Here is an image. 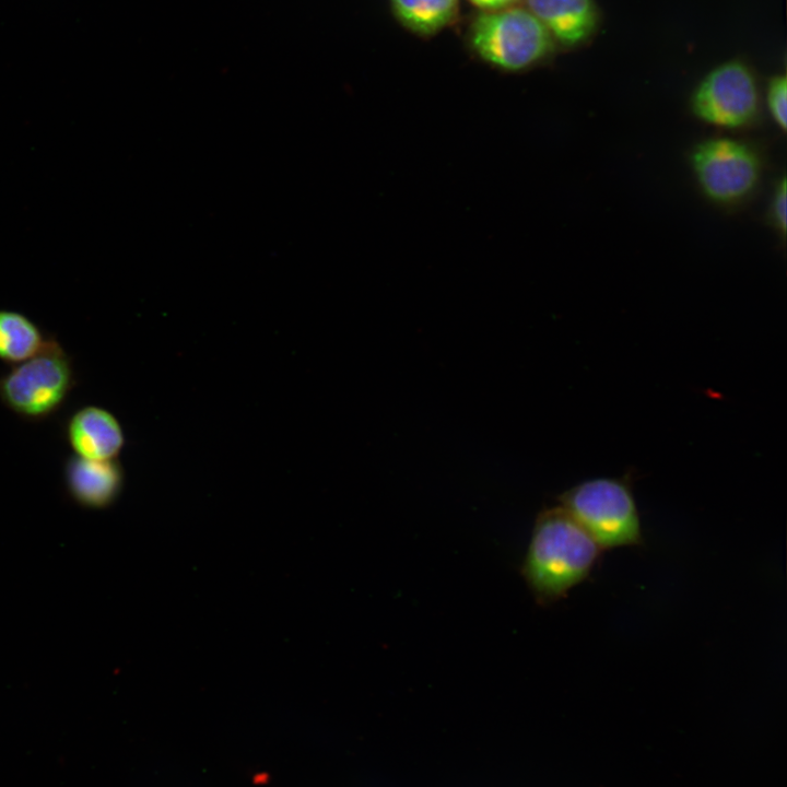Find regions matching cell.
Listing matches in <instances>:
<instances>
[{
    "instance_id": "5",
    "label": "cell",
    "mask_w": 787,
    "mask_h": 787,
    "mask_svg": "<svg viewBox=\"0 0 787 787\" xmlns=\"http://www.w3.org/2000/svg\"><path fill=\"white\" fill-rule=\"evenodd\" d=\"M692 165L704 193L718 202H735L748 196L760 177V160L745 143L718 138L700 143Z\"/></svg>"
},
{
    "instance_id": "3",
    "label": "cell",
    "mask_w": 787,
    "mask_h": 787,
    "mask_svg": "<svg viewBox=\"0 0 787 787\" xmlns=\"http://www.w3.org/2000/svg\"><path fill=\"white\" fill-rule=\"evenodd\" d=\"M75 384L72 359L48 334L38 353L0 376V401L19 418L39 422L62 407Z\"/></svg>"
},
{
    "instance_id": "9",
    "label": "cell",
    "mask_w": 787,
    "mask_h": 787,
    "mask_svg": "<svg viewBox=\"0 0 787 787\" xmlns=\"http://www.w3.org/2000/svg\"><path fill=\"white\" fill-rule=\"evenodd\" d=\"M544 26L555 45L577 46L587 40L598 25L595 0H522Z\"/></svg>"
},
{
    "instance_id": "1",
    "label": "cell",
    "mask_w": 787,
    "mask_h": 787,
    "mask_svg": "<svg viewBox=\"0 0 787 787\" xmlns=\"http://www.w3.org/2000/svg\"><path fill=\"white\" fill-rule=\"evenodd\" d=\"M603 550L562 506L539 515L521 573L536 601L565 598L591 573Z\"/></svg>"
},
{
    "instance_id": "8",
    "label": "cell",
    "mask_w": 787,
    "mask_h": 787,
    "mask_svg": "<svg viewBox=\"0 0 787 787\" xmlns=\"http://www.w3.org/2000/svg\"><path fill=\"white\" fill-rule=\"evenodd\" d=\"M68 493L78 504L89 508H104L119 496L125 472L117 459L91 460L72 455L63 465Z\"/></svg>"
},
{
    "instance_id": "7",
    "label": "cell",
    "mask_w": 787,
    "mask_h": 787,
    "mask_svg": "<svg viewBox=\"0 0 787 787\" xmlns=\"http://www.w3.org/2000/svg\"><path fill=\"white\" fill-rule=\"evenodd\" d=\"M64 436L74 455L91 460L117 459L126 442L118 419L94 404L84 406L68 418Z\"/></svg>"
},
{
    "instance_id": "6",
    "label": "cell",
    "mask_w": 787,
    "mask_h": 787,
    "mask_svg": "<svg viewBox=\"0 0 787 787\" xmlns=\"http://www.w3.org/2000/svg\"><path fill=\"white\" fill-rule=\"evenodd\" d=\"M757 109L755 78L738 60L724 62L708 72L692 97V110L701 120L724 128L747 125Z\"/></svg>"
},
{
    "instance_id": "2",
    "label": "cell",
    "mask_w": 787,
    "mask_h": 787,
    "mask_svg": "<svg viewBox=\"0 0 787 787\" xmlns=\"http://www.w3.org/2000/svg\"><path fill=\"white\" fill-rule=\"evenodd\" d=\"M470 51L490 67L510 73L524 72L544 61L555 43L524 5L479 11L466 32Z\"/></svg>"
},
{
    "instance_id": "4",
    "label": "cell",
    "mask_w": 787,
    "mask_h": 787,
    "mask_svg": "<svg viewBox=\"0 0 787 787\" xmlns=\"http://www.w3.org/2000/svg\"><path fill=\"white\" fill-rule=\"evenodd\" d=\"M561 502L602 550L644 543L639 514L627 482L614 478L587 480L565 492Z\"/></svg>"
},
{
    "instance_id": "13",
    "label": "cell",
    "mask_w": 787,
    "mask_h": 787,
    "mask_svg": "<svg viewBox=\"0 0 787 787\" xmlns=\"http://www.w3.org/2000/svg\"><path fill=\"white\" fill-rule=\"evenodd\" d=\"M786 179L778 184L773 198L772 211L777 227L785 234L787 226V190Z\"/></svg>"
},
{
    "instance_id": "11",
    "label": "cell",
    "mask_w": 787,
    "mask_h": 787,
    "mask_svg": "<svg viewBox=\"0 0 787 787\" xmlns=\"http://www.w3.org/2000/svg\"><path fill=\"white\" fill-rule=\"evenodd\" d=\"M46 337L26 315L0 309V361L15 365L40 351Z\"/></svg>"
},
{
    "instance_id": "10",
    "label": "cell",
    "mask_w": 787,
    "mask_h": 787,
    "mask_svg": "<svg viewBox=\"0 0 787 787\" xmlns=\"http://www.w3.org/2000/svg\"><path fill=\"white\" fill-rule=\"evenodd\" d=\"M396 20L423 37L438 34L459 15L460 0H389Z\"/></svg>"
},
{
    "instance_id": "12",
    "label": "cell",
    "mask_w": 787,
    "mask_h": 787,
    "mask_svg": "<svg viewBox=\"0 0 787 787\" xmlns=\"http://www.w3.org/2000/svg\"><path fill=\"white\" fill-rule=\"evenodd\" d=\"M787 79L785 74H778L771 79L766 102L770 114L778 127L785 131L787 128Z\"/></svg>"
},
{
    "instance_id": "14",
    "label": "cell",
    "mask_w": 787,
    "mask_h": 787,
    "mask_svg": "<svg viewBox=\"0 0 787 787\" xmlns=\"http://www.w3.org/2000/svg\"><path fill=\"white\" fill-rule=\"evenodd\" d=\"M471 4L479 9V11H494L501 10L517 4H521L522 0H468Z\"/></svg>"
}]
</instances>
